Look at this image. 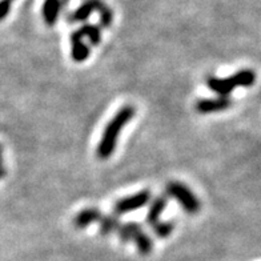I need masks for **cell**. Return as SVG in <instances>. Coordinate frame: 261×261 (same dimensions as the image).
I'll use <instances>...</instances> for the list:
<instances>
[{
    "label": "cell",
    "instance_id": "6",
    "mask_svg": "<svg viewBox=\"0 0 261 261\" xmlns=\"http://www.w3.org/2000/svg\"><path fill=\"white\" fill-rule=\"evenodd\" d=\"M107 4L103 0H86L80 7L76 8L73 12L68 14L67 16V21L68 23H77V21H86L88 17L92 15V12L97 11L99 12L103 7H106Z\"/></svg>",
    "mask_w": 261,
    "mask_h": 261
},
{
    "label": "cell",
    "instance_id": "16",
    "mask_svg": "<svg viewBox=\"0 0 261 261\" xmlns=\"http://www.w3.org/2000/svg\"><path fill=\"white\" fill-rule=\"evenodd\" d=\"M99 16H100V27L101 28H108L112 21H114V12L111 11V8L108 6L103 7L99 11Z\"/></svg>",
    "mask_w": 261,
    "mask_h": 261
},
{
    "label": "cell",
    "instance_id": "10",
    "mask_svg": "<svg viewBox=\"0 0 261 261\" xmlns=\"http://www.w3.org/2000/svg\"><path fill=\"white\" fill-rule=\"evenodd\" d=\"M167 204H168V197L164 195L158 196L153 201H152L151 206H149V210L147 212V224L149 227H153L156 223L160 221V217H162L163 212L167 208Z\"/></svg>",
    "mask_w": 261,
    "mask_h": 261
},
{
    "label": "cell",
    "instance_id": "7",
    "mask_svg": "<svg viewBox=\"0 0 261 261\" xmlns=\"http://www.w3.org/2000/svg\"><path fill=\"white\" fill-rule=\"evenodd\" d=\"M69 41H71V58L73 62L83 63L86 62L87 59L90 58L91 49L90 47L83 41L82 35L76 30L69 36Z\"/></svg>",
    "mask_w": 261,
    "mask_h": 261
},
{
    "label": "cell",
    "instance_id": "3",
    "mask_svg": "<svg viewBox=\"0 0 261 261\" xmlns=\"http://www.w3.org/2000/svg\"><path fill=\"white\" fill-rule=\"evenodd\" d=\"M165 192L168 195V197L175 199L176 201H179L181 208L186 211L187 213L195 215V213L200 212L201 210V203L197 199V196L191 191L189 187L186 184L179 181H171L165 187Z\"/></svg>",
    "mask_w": 261,
    "mask_h": 261
},
{
    "label": "cell",
    "instance_id": "11",
    "mask_svg": "<svg viewBox=\"0 0 261 261\" xmlns=\"http://www.w3.org/2000/svg\"><path fill=\"white\" fill-rule=\"evenodd\" d=\"M141 225L136 221H128V223L123 224L117 229V234H119V239L123 244H127L129 241H134L135 236L140 232Z\"/></svg>",
    "mask_w": 261,
    "mask_h": 261
},
{
    "label": "cell",
    "instance_id": "14",
    "mask_svg": "<svg viewBox=\"0 0 261 261\" xmlns=\"http://www.w3.org/2000/svg\"><path fill=\"white\" fill-rule=\"evenodd\" d=\"M79 34L82 35V38H87L88 41H90L92 45H97L100 44V41H101V30L97 25L93 24H84L77 30Z\"/></svg>",
    "mask_w": 261,
    "mask_h": 261
},
{
    "label": "cell",
    "instance_id": "2",
    "mask_svg": "<svg viewBox=\"0 0 261 261\" xmlns=\"http://www.w3.org/2000/svg\"><path fill=\"white\" fill-rule=\"evenodd\" d=\"M254 83H256V72L253 69L248 68L240 69L224 79H220L217 76H208L205 79L206 87L219 96H229L237 87L248 88L254 86Z\"/></svg>",
    "mask_w": 261,
    "mask_h": 261
},
{
    "label": "cell",
    "instance_id": "17",
    "mask_svg": "<svg viewBox=\"0 0 261 261\" xmlns=\"http://www.w3.org/2000/svg\"><path fill=\"white\" fill-rule=\"evenodd\" d=\"M11 11V2L8 0H0V21L4 20L8 16Z\"/></svg>",
    "mask_w": 261,
    "mask_h": 261
},
{
    "label": "cell",
    "instance_id": "5",
    "mask_svg": "<svg viewBox=\"0 0 261 261\" xmlns=\"http://www.w3.org/2000/svg\"><path fill=\"white\" fill-rule=\"evenodd\" d=\"M232 107V100L229 96H217V97H205L196 101L195 110L197 114L210 115L224 112Z\"/></svg>",
    "mask_w": 261,
    "mask_h": 261
},
{
    "label": "cell",
    "instance_id": "19",
    "mask_svg": "<svg viewBox=\"0 0 261 261\" xmlns=\"http://www.w3.org/2000/svg\"><path fill=\"white\" fill-rule=\"evenodd\" d=\"M2 165H3V156L0 155V167H2Z\"/></svg>",
    "mask_w": 261,
    "mask_h": 261
},
{
    "label": "cell",
    "instance_id": "20",
    "mask_svg": "<svg viewBox=\"0 0 261 261\" xmlns=\"http://www.w3.org/2000/svg\"><path fill=\"white\" fill-rule=\"evenodd\" d=\"M2 153H3V145L0 144V155H2Z\"/></svg>",
    "mask_w": 261,
    "mask_h": 261
},
{
    "label": "cell",
    "instance_id": "12",
    "mask_svg": "<svg viewBox=\"0 0 261 261\" xmlns=\"http://www.w3.org/2000/svg\"><path fill=\"white\" fill-rule=\"evenodd\" d=\"M99 230L100 234L108 236V234L114 233L115 230L119 229L120 227V220L116 215H103L99 221Z\"/></svg>",
    "mask_w": 261,
    "mask_h": 261
},
{
    "label": "cell",
    "instance_id": "4",
    "mask_svg": "<svg viewBox=\"0 0 261 261\" xmlns=\"http://www.w3.org/2000/svg\"><path fill=\"white\" fill-rule=\"evenodd\" d=\"M151 191L144 189V191H140V192L135 193V195H130L128 196V197L117 200L116 204H115L114 206L115 215H116V216H120V215H125V213L141 210L143 206H145L149 201H151Z\"/></svg>",
    "mask_w": 261,
    "mask_h": 261
},
{
    "label": "cell",
    "instance_id": "8",
    "mask_svg": "<svg viewBox=\"0 0 261 261\" xmlns=\"http://www.w3.org/2000/svg\"><path fill=\"white\" fill-rule=\"evenodd\" d=\"M68 2L69 0H44V4H43V8H41V14H43L45 24L48 27L55 25L63 7H65L68 4Z\"/></svg>",
    "mask_w": 261,
    "mask_h": 261
},
{
    "label": "cell",
    "instance_id": "15",
    "mask_svg": "<svg viewBox=\"0 0 261 261\" xmlns=\"http://www.w3.org/2000/svg\"><path fill=\"white\" fill-rule=\"evenodd\" d=\"M173 229H175V223L173 221H159L152 227L153 233L160 237V239L168 237L173 232Z\"/></svg>",
    "mask_w": 261,
    "mask_h": 261
},
{
    "label": "cell",
    "instance_id": "9",
    "mask_svg": "<svg viewBox=\"0 0 261 261\" xmlns=\"http://www.w3.org/2000/svg\"><path fill=\"white\" fill-rule=\"evenodd\" d=\"M101 216L103 215L97 208H86L76 215L75 219H73V225L77 229H86L91 224L99 223Z\"/></svg>",
    "mask_w": 261,
    "mask_h": 261
},
{
    "label": "cell",
    "instance_id": "13",
    "mask_svg": "<svg viewBox=\"0 0 261 261\" xmlns=\"http://www.w3.org/2000/svg\"><path fill=\"white\" fill-rule=\"evenodd\" d=\"M134 243L136 244L139 253L143 254V256H148L151 253L152 249H153V241H152L151 236L143 230H140L134 239Z\"/></svg>",
    "mask_w": 261,
    "mask_h": 261
},
{
    "label": "cell",
    "instance_id": "21",
    "mask_svg": "<svg viewBox=\"0 0 261 261\" xmlns=\"http://www.w3.org/2000/svg\"><path fill=\"white\" fill-rule=\"evenodd\" d=\"M8 2H11V3H12V2H14V0H8Z\"/></svg>",
    "mask_w": 261,
    "mask_h": 261
},
{
    "label": "cell",
    "instance_id": "18",
    "mask_svg": "<svg viewBox=\"0 0 261 261\" xmlns=\"http://www.w3.org/2000/svg\"><path fill=\"white\" fill-rule=\"evenodd\" d=\"M6 176H7V169L2 165V167H0V180L3 179V177H6Z\"/></svg>",
    "mask_w": 261,
    "mask_h": 261
},
{
    "label": "cell",
    "instance_id": "1",
    "mask_svg": "<svg viewBox=\"0 0 261 261\" xmlns=\"http://www.w3.org/2000/svg\"><path fill=\"white\" fill-rule=\"evenodd\" d=\"M135 115H136L135 107L124 106L108 121L96 148V155L100 160H107V159H110L111 156L114 155L121 129L134 119Z\"/></svg>",
    "mask_w": 261,
    "mask_h": 261
}]
</instances>
